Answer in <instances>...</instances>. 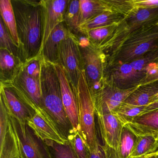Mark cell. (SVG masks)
Returning a JSON list of instances; mask_svg holds the SVG:
<instances>
[{"instance_id":"6da1fadb","label":"cell","mask_w":158,"mask_h":158,"mask_svg":"<svg viewBox=\"0 0 158 158\" xmlns=\"http://www.w3.org/2000/svg\"><path fill=\"white\" fill-rule=\"evenodd\" d=\"M40 113L66 141L77 133L68 118L62 101L60 84L54 64L43 59L40 75Z\"/></svg>"},{"instance_id":"7a4b0ae2","label":"cell","mask_w":158,"mask_h":158,"mask_svg":"<svg viewBox=\"0 0 158 158\" xmlns=\"http://www.w3.org/2000/svg\"><path fill=\"white\" fill-rule=\"evenodd\" d=\"M19 48L24 63L40 55L42 49V8L40 1L12 0Z\"/></svg>"},{"instance_id":"3957f363","label":"cell","mask_w":158,"mask_h":158,"mask_svg":"<svg viewBox=\"0 0 158 158\" xmlns=\"http://www.w3.org/2000/svg\"><path fill=\"white\" fill-rule=\"evenodd\" d=\"M158 48V26L145 27L133 33L111 55L106 57L105 67L118 63H129Z\"/></svg>"},{"instance_id":"277c9868","label":"cell","mask_w":158,"mask_h":158,"mask_svg":"<svg viewBox=\"0 0 158 158\" xmlns=\"http://www.w3.org/2000/svg\"><path fill=\"white\" fill-rule=\"evenodd\" d=\"M158 23V8H143L136 7L120 23L111 36L98 48L108 57L133 33L145 27Z\"/></svg>"},{"instance_id":"5b68a950","label":"cell","mask_w":158,"mask_h":158,"mask_svg":"<svg viewBox=\"0 0 158 158\" xmlns=\"http://www.w3.org/2000/svg\"><path fill=\"white\" fill-rule=\"evenodd\" d=\"M76 95L79 116L78 132L88 150L93 151L100 141L95 122L96 114L94 100L84 72L81 73L79 77Z\"/></svg>"},{"instance_id":"8992f818","label":"cell","mask_w":158,"mask_h":158,"mask_svg":"<svg viewBox=\"0 0 158 158\" xmlns=\"http://www.w3.org/2000/svg\"><path fill=\"white\" fill-rule=\"evenodd\" d=\"M58 64L62 66L68 79L76 89L80 75L84 71L79 40L77 35L71 33L62 41Z\"/></svg>"},{"instance_id":"52a82bcc","label":"cell","mask_w":158,"mask_h":158,"mask_svg":"<svg viewBox=\"0 0 158 158\" xmlns=\"http://www.w3.org/2000/svg\"><path fill=\"white\" fill-rule=\"evenodd\" d=\"M10 121L18 140L21 158H51L45 141L27 123L23 124L10 116Z\"/></svg>"},{"instance_id":"ba28073f","label":"cell","mask_w":158,"mask_h":158,"mask_svg":"<svg viewBox=\"0 0 158 158\" xmlns=\"http://www.w3.org/2000/svg\"><path fill=\"white\" fill-rule=\"evenodd\" d=\"M78 36L83 60L84 72L89 89L94 85L104 81L106 57L103 52L90 44L84 35Z\"/></svg>"},{"instance_id":"9c48e42d","label":"cell","mask_w":158,"mask_h":158,"mask_svg":"<svg viewBox=\"0 0 158 158\" xmlns=\"http://www.w3.org/2000/svg\"><path fill=\"white\" fill-rule=\"evenodd\" d=\"M0 97L4 101L10 116L23 124L36 112L12 84H1Z\"/></svg>"},{"instance_id":"30bf717a","label":"cell","mask_w":158,"mask_h":158,"mask_svg":"<svg viewBox=\"0 0 158 158\" xmlns=\"http://www.w3.org/2000/svg\"><path fill=\"white\" fill-rule=\"evenodd\" d=\"M146 77L145 72L136 71L129 63L114 64L105 67L104 70L105 82L121 89L140 86Z\"/></svg>"},{"instance_id":"8fae6325","label":"cell","mask_w":158,"mask_h":158,"mask_svg":"<svg viewBox=\"0 0 158 158\" xmlns=\"http://www.w3.org/2000/svg\"><path fill=\"white\" fill-rule=\"evenodd\" d=\"M139 86L128 89H121L104 80L101 89L92 96L96 114H106L112 112Z\"/></svg>"},{"instance_id":"7c38bea8","label":"cell","mask_w":158,"mask_h":158,"mask_svg":"<svg viewBox=\"0 0 158 158\" xmlns=\"http://www.w3.org/2000/svg\"><path fill=\"white\" fill-rule=\"evenodd\" d=\"M70 0H41L42 8V48L49 36L57 25L64 22ZM42 50V49H41Z\"/></svg>"},{"instance_id":"4fadbf2b","label":"cell","mask_w":158,"mask_h":158,"mask_svg":"<svg viewBox=\"0 0 158 158\" xmlns=\"http://www.w3.org/2000/svg\"><path fill=\"white\" fill-rule=\"evenodd\" d=\"M60 84L64 107L74 129L79 132V116L76 89L68 79L64 69L59 64H54Z\"/></svg>"},{"instance_id":"5bb4252c","label":"cell","mask_w":158,"mask_h":158,"mask_svg":"<svg viewBox=\"0 0 158 158\" xmlns=\"http://www.w3.org/2000/svg\"><path fill=\"white\" fill-rule=\"evenodd\" d=\"M12 84L23 96L30 106L36 111L40 112V81L29 76L22 67Z\"/></svg>"},{"instance_id":"9a60e30c","label":"cell","mask_w":158,"mask_h":158,"mask_svg":"<svg viewBox=\"0 0 158 158\" xmlns=\"http://www.w3.org/2000/svg\"><path fill=\"white\" fill-rule=\"evenodd\" d=\"M96 114L103 143L117 150L120 145L123 126L112 113Z\"/></svg>"},{"instance_id":"2e32d148","label":"cell","mask_w":158,"mask_h":158,"mask_svg":"<svg viewBox=\"0 0 158 158\" xmlns=\"http://www.w3.org/2000/svg\"><path fill=\"white\" fill-rule=\"evenodd\" d=\"M71 33L64 22L55 27L42 47L40 55L45 61L53 64H58L61 43Z\"/></svg>"},{"instance_id":"e0dca14e","label":"cell","mask_w":158,"mask_h":158,"mask_svg":"<svg viewBox=\"0 0 158 158\" xmlns=\"http://www.w3.org/2000/svg\"><path fill=\"white\" fill-rule=\"evenodd\" d=\"M124 127L136 136L147 135H158V109L142 114Z\"/></svg>"},{"instance_id":"ac0fdd59","label":"cell","mask_w":158,"mask_h":158,"mask_svg":"<svg viewBox=\"0 0 158 158\" xmlns=\"http://www.w3.org/2000/svg\"><path fill=\"white\" fill-rule=\"evenodd\" d=\"M27 123L43 140L50 139L61 144L67 142L40 112H36Z\"/></svg>"},{"instance_id":"d6986e66","label":"cell","mask_w":158,"mask_h":158,"mask_svg":"<svg viewBox=\"0 0 158 158\" xmlns=\"http://www.w3.org/2000/svg\"><path fill=\"white\" fill-rule=\"evenodd\" d=\"M23 63L9 52L0 49L1 84H12L22 68Z\"/></svg>"},{"instance_id":"ffe728a7","label":"cell","mask_w":158,"mask_h":158,"mask_svg":"<svg viewBox=\"0 0 158 158\" xmlns=\"http://www.w3.org/2000/svg\"><path fill=\"white\" fill-rule=\"evenodd\" d=\"M79 2V26L103 13L112 12L105 0H80Z\"/></svg>"},{"instance_id":"44dd1931","label":"cell","mask_w":158,"mask_h":158,"mask_svg":"<svg viewBox=\"0 0 158 158\" xmlns=\"http://www.w3.org/2000/svg\"><path fill=\"white\" fill-rule=\"evenodd\" d=\"M124 18V16L112 12L103 13L80 25L77 28L78 33L83 35L85 32L99 27L111 25L118 26Z\"/></svg>"},{"instance_id":"7402d4cb","label":"cell","mask_w":158,"mask_h":158,"mask_svg":"<svg viewBox=\"0 0 158 158\" xmlns=\"http://www.w3.org/2000/svg\"><path fill=\"white\" fill-rule=\"evenodd\" d=\"M158 93V80L139 86L124 102L137 106H146L151 102L152 98Z\"/></svg>"},{"instance_id":"603a6c76","label":"cell","mask_w":158,"mask_h":158,"mask_svg":"<svg viewBox=\"0 0 158 158\" xmlns=\"http://www.w3.org/2000/svg\"><path fill=\"white\" fill-rule=\"evenodd\" d=\"M158 151V135L138 136L129 158L144 157Z\"/></svg>"},{"instance_id":"cb8c5ba5","label":"cell","mask_w":158,"mask_h":158,"mask_svg":"<svg viewBox=\"0 0 158 158\" xmlns=\"http://www.w3.org/2000/svg\"><path fill=\"white\" fill-rule=\"evenodd\" d=\"M0 158H21L18 140L10 121L4 141L0 145Z\"/></svg>"},{"instance_id":"d4e9b609","label":"cell","mask_w":158,"mask_h":158,"mask_svg":"<svg viewBox=\"0 0 158 158\" xmlns=\"http://www.w3.org/2000/svg\"><path fill=\"white\" fill-rule=\"evenodd\" d=\"M0 12L1 18L6 25L16 45L19 47L16 20L10 0H0Z\"/></svg>"},{"instance_id":"484cf974","label":"cell","mask_w":158,"mask_h":158,"mask_svg":"<svg viewBox=\"0 0 158 158\" xmlns=\"http://www.w3.org/2000/svg\"><path fill=\"white\" fill-rule=\"evenodd\" d=\"M145 106H137L123 102L112 113L124 127L132 123L138 116L144 113Z\"/></svg>"},{"instance_id":"4316f807","label":"cell","mask_w":158,"mask_h":158,"mask_svg":"<svg viewBox=\"0 0 158 158\" xmlns=\"http://www.w3.org/2000/svg\"><path fill=\"white\" fill-rule=\"evenodd\" d=\"M48 148L51 158H78L70 141L61 144L53 140H44Z\"/></svg>"},{"instance_id":"83f0119b","label":"cell","mask_w":158,"mask_h":158,"mask_svg":"<svg viewBox=\"0 0 158 158\" xmlns=\"http://www.w3.org/2000/svg\"><path fill=\"white\" fill-rule=\"evenodd\" d=\"M0 49L8 51L23 63L20 48L16 45L2 18L0 19Z\"/></svg>"},{"instance_id":"f1b7e54d","label":"cell","mask_w":158,"mask_h":158,"mask_svg":"<svg viewBox=\"0 0 158 158\" xmlns=\"http://www.w3.org/2000/svg\"><path fill=\"white\" fill-rule=\"evenodd\" d=\"M117 25L99 27L85 32L83 35L86 37L91 45L99 48L111 36Z\"/></svg>"},{"instance_id":"f546056e","label":"cell","mask_w":158,"mask_h":158,"mask_svg":"<svg viewBox=\"0 0 158 158\" xmlns=\"http://www.w3.org/2000/svg\"><path fill=\"white\" fill-rule=\"evenodd\" d=\"M137 136L126 127H124L120 145L115 150L119 158H129L135 147Z\"/></svg>"},{"instance_id":"4dcf8cb0","label":"cell","mask_w":158,"mask_h":158,"mask_svg":"<svg viewBox=\"0 0 158 158\" xmlns=\"http://www.w3.org/2000/svg\"><path fill=\"white\" fill-rule=\"evenodd\" d=\"M79 16L80 2L77 0H71L64 15V22L70 31L76 35L78 34Z\"/></svg>"},{"instance_id":"1f68e13d","label":"cell","mask_w":158,"mask_h":158,"mask_svg":"<svg viewBox=\"0 0 158 158\" xmlns=\"http://www.w3.org/2000/svg\"><path fill=\"white\" fill-rule=\"evenodd\" d=\"M113 12L126 17L135 7L134 0H105Z\"/></svg>"},{"instance_id":"d6a6232c","label":"cell","mask_w":158,"mask_h":158,"mask_svg":"<svg viewBox=\"0 0 158 158\" xmlns=\"http://www.w3.org/2000/svg\"><path fill=\"white\" fill-rule=\"evenodd\" d=\"M158 62V48H157L147 52L141 58L129 64L136 71L145 72V68L148 64Z\"/></svg>"},{"instance_id":"836d02e7","label":"cell","mask_w":158,"mask_h":158,"mask_svg":"<svg viewBox=\"0 0 158 158\" xmlns=\"http://www.w3.org/2000/svg\"><path fill=\"white\" fill-rule=\"evenodd\" d=\"M43 57L41 55L33 58L23 64L22 68L29 76L40 81L41 64Z\"/></svg>"},{"instance_id":"e575fe53","label":"cell","mask_w":158,"mask_h":158,"mask_svg":"<svg viewBox=\"0 0 158 158\" xmlns=\"http://www.w3.org/2000/svg\"><path fill=\"white\" fill-rule=\"evenodd\" d=\"M10 123V114L3 99L0 97V145L4 141Z\"/></svg>"},{"instance_id":"d590c367","label":"cell","mask_w":158,"mask_h":158,"mask_svg":"<svg viewBox=\"0 0 158 158\" xmlns=\"http://www.w3.org/2000/svg\"><path fill=\"white\" fill-rule=\"evenodd\" d=\"M78 158H88L89 151L81 135L77 132L70 141Z\"/></svg>"},{"instance_id":"8d00e7d4","label":"cell","mask_w":158,"mask_h":158,"mask_svg":"<svg viewBox=\"0 0 158 158\" xmlns=\"http://www.w3.org/2000/svg\"><path fill=\"white\" fill-rule=\"evenodd\" d=\"M136 7L143 8H158V0H134Z\"/></svg>"},{"instance_id":"74e56055","label":"cell","mask_w":158,"mask_h":158,"mask_svg":"<svg viewBox=\"0 0 158 158\" xmlns=\"http://www.w3.org/2000/svg\"><path fill=\"white\" fill-rule=\"evenodd\" d=\"M88 151V158H107L103 145H101L100 142L94 151Z\"/></svg>"},{"instance_id":"f35d334b","label":"cell","mask_w":158,"mask_h":158,"mask_svg":"<svg viewBox=\"0 0 158 158\" xmlns=\"http://www.w3.org/2000/svg\"><path fill=\"white\" fill-rule=\"evenodd\" d=\"M144 71L146 73L145 78L151 77L155 75L158 72V62L152 63L148 64Z\"/></svg>"},{"instance_id":"ab89813d","label":"cell","mask_w":158,"mask_h":158,"mask_svg":"<svg viewBox=\"0 0 158 158\" xmlns=\"http://www.w3.org/2000/svg\"><path fill=\"white\" fill-rule=\"evenodd\" d=\"M156 109H158V101L152 102V103H150L145 106V110H144V112L143 114L154 110Z\"/></svg>"},{"instance_id":"60d3db41","label":"cell","mask_w":158,"mask_h":158,"mask_svg":"<svg viewBox=\"0 0 158 158\" xmlns=\"http://www.w3.org/2000/svg\"><path fill=\"white\" fill-rule=\"evenodd\" d=\"M157 80H158V72L157 73L153 76L148 77V78H145L144 80L142 81L141 85L150 84V83H152V82H155V81H157Z\"/></svg>"},{"instance_id":"b9f144b4","label":"cell","mask_w":158,"mask_h":158,"mask_svg":"<svg viewBox=\"0 0 158 158\" xmlns=\"http://www.w3.org/2000/svg\"><path fill=\"white\" fill-rule=\"evenodd\" d=\"M145 158H158V151L154 153H151L145 156Z\"/></svg>"},{"instance_id":"7bdbcfd3","label":"cell","mask_w":158,"mask_h":158,"mask_svg":"<svg viewBox=\"0 0 158 158\" xmlns=\"http://www.w3.org/2000/svg\"><path fill=\"white\" fill-rule=\"evenodd\" d=\"M157 101H158V93L156 94V95L152 98V99L151 100V102L150 103L155 102Z\"/></svg>"},{"instance_id":"ee69618b","label":"cell","mask_w":158,"mask_h":158,"mask_svg":"<svg viewBox=\"0 0 158 158\" xmlns=\"http://www.w3.org/2000/svg\"><path fill=\"white\" fill-rule=\"evenodd\" d=\"M145 157H141V158H145Z\"/></svg>"},{"instance_id":"f6af8a7d","label":"cell","mask_w":158,"mask_h":158,"mask_svg":"<svg viewBox=\"0 0 158 158\" xmlns=\"http://www.w3.org/2000/svg\"><path fill=\"white\" fill-rule=\"evenodd\" d=\"M157 25L158 26V23L157 24Z\"/></svg>"}]
</instances>
